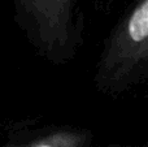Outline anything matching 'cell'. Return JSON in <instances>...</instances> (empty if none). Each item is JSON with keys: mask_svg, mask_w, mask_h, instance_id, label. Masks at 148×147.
<instances>
[{"mask_svg": "<svg viewBox=\"0 0 148 147\" xmlns=\"http://www.w3.org/2000/svg\"><path fill=\"white\" fill-rule=\"evenodd\" d=\"M14 20L42 59L68 64L83 44L79 0H13Z\"/></svg>", "mask_w": 148, "mask_h": 147, "instance_id": "7a4b0ae2", "label": "cell"}, {"mask_svg": "<svg viewBox=\"0 0 148 147\" xmlns=\"http://www.w3.org/2000/svg\"><path fill=\"white\" fill-rule=\"evenodd\" d=\"M148 77V0H134L110 31L97 61L94 85L104 95L118 96Z\"/></svg>", "mask_w": 148, "mask_h": 147, "instance_id": "6da1fadb", "label": "cell"}, {"mask_svg": "<svg viewBox=\"0 0 148 147\" xmlns=\"http://www.w3.org/2000/svg\"><path fill=\"white\" fill-rule=\"evenodd\" d=\"M108 147H136V146H121V145H110Z\"/></svg>", "mask_w": 148, "mask_h": 147, "instance_id": "277c9868", "label": "cell"}, {"mask_svg": "<svg viewBox=\"0 0 148 147\" xmlns=\"http://www.w3.org/2000/svg\"><path fill=\"white\" fill-rule=\"evenodd\" d=\"M91 130L72 125H44L9 132L5 147H91Z\"/></svg>", "mask_w": 148, "mask_h": 147, "instance_id": "3957f363", "label": "cell"}]
</instances>
